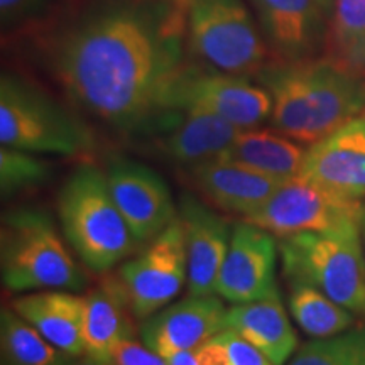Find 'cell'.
Wrapping results in <instances>:
<instances>
[{
    "instance_id": "17",
    "label": "cell",
    "mask_w": 365,
    "mask_h": 365,
    "mask_svg": "<svg viewBox=\"0 0 365 365\" xmlns=\"http://www.w3.org/2000/svg\"><path fill=\"white\" fill-rule=\"evenodd\" d=\"M159 122L166 130L159 139V150L188 170L215 161L244 130L225 118L202 112H171Z\"/></svg>"
},
{
    "instance_id": "21",
    "label": "cell",
    "mask_w": 365,
    "mask_h": 365,
    "mask_svg": "<svg viewBox=\"0 0 365 365\" xmlns=\"http://www.w3.org/2000/svg\"><path fill=\"white\" fill-rule=\"evenodd\" d=\"M225 330L261 350L274 365H286L298 350V335L281 299H262L227 308Z\"/></svg>"
},
{
    "instance_id": "27",
    "label": "cell",
    "mask_w": 365,
    "mask_h": 365,
    "mask_svg": "<svg viewBox=\"0 0 365 365\" xmlns=\"http://www.w3.org/2000/svg\"><path fill=\"white\" fill-rule=\"evenodd\" d=\"M49 168L34 153L2 145L0 149V191L9 200L22 191L38 188L48 181Z\"/></svg>"
},
{
    "instance_id": "10",
    "label": "cell",
    "mask_w": 365,
    "mask_h": 365,
    "mask_svg": "<svg viewBox=\"0 0 365 365\" xmlns=\"http://www.w3.org/2000/svg\"><path fill=\"white\" fill-rule=\"evenodd\" d=\"M120 281L137 319L166 308L188 282L185 234L180 218L148 242L143 252L120 267Z\"/></svg>"
},
{
    "instance_id": "3",
    "label": "cell",
    "mask_w": 365,
    "mask_h": 365,
    "mask_svg": "<svg viewBox=\"0 0 365 365\" xmlns=\"http://www.w3.org/2000/svg\"><path fill=\"white\" fill-rule=\"evenodd\" d=\"M279 259L287 284H308L365 318V252L360 220L322 232L281 237Z\"/></svg>"
},
{
    "instance_id": "2",
    "label": "cell",
    "mask_w": 365,
    "mask_h": 365,
    "mask_svg": "<svg viewBox=\"0 0 365 365\" xmlns=\"http://www.w3.org/2000/svg\"><path fill=\"white\" fill-rule=\"evenodd\" d=\"M259 80L272 97V129L299 144L325 139L365 108L364 76L325 56L269 63Z\"/></svg>"
},
{
    "instance_id": "34",
    "label": "cell",
    "mask_w": 365,
    "mask_h": 365,
    "mask_svg": "<svg viewBox=\"0 0 365 365\" xmlns=\"http://www.w3.org/2000/svg\"><path fill=\"white\" fill-rule=\"evenodd\" d=\"M360 234H362L364 252H365V205H364V210H362V215H360Z\"/></svg>"
},
{
    "instance_id": "7",
    "label": "cell",
    "mask_w": 365,
    "mask_h": 365,
    "mask_svg": "<svg viewBox=\"0 0 365 365\" xmlns=\"http://www.w3.org/2000/svg\"><path fill=\"white\" fill-rule=\"evenodd\" d=\"M191 51L213 70L249 76L274 56L240 0H196L190 11Z\"/></svg>"
},
{
    "instance_id": "31",
    "label": "cell",
    "mask_w": 365,
    "mask_h": 365,
    "mask_svg": "<svg viewBox=\"0 0 365 365\" xmlns=\"http://www.w3.org/2000/svg\"><path fill=\"white\" fill-rule=\"evenodd\" d=\"M44 0H0V12H2V24H12L24 19L31 12H34Z\"/></svg>"
},
{
    "instance_id": "19",
    "label": "cell",
    "mask_w": 365,
    "mask_h": 365,
    "mask_svg": "<svg viewBox=\"0 0 365 365\" xmlns=\"http://www.w3.org/2000/svg\"><path fill=\"white\" fill-rule=\"evenodd\" d=\"M11 307L63 354H85L83 296L63 289L34 291L16 298Z\"/></svg>"
},
{
    "instance_id": "33",
    "label": "cell",
    "mask_w": 365,
    "mask_h": 365,
    "mask_svg": "<svg viewBox=\"0 0 365 365\" xmlns=\"http://www.w3.org/2000/svg\"><path fill=\"white\" fill-rule=\"evenodd\" d=\"M317 4L319 6V9H322V11L325 12L327 17L331 16L333 6H335V0H317Z\"/></svg>"
},
{
    "instance_id": "15",
    "label": "cell",
    "mask_w": 365,
    "mask_h": 365,
    "mask_svg": "<svg viewBox=\"0 0 365 365\" xmlns=\"http://www.w3.org/2000/svg\"><path fill=\"white\" fill-rule=\"evenodd\" d=\"M178 218L188 259V294H217L218 277L230 247V227L215 210L190 193L181 195Z\"/></svg>"
},
{
    "instance_id": "18",
    "label": "cell",
    "mask_w": 365,
    "mask_h": 365,
    "mask_svg": "<svg viewBox=\"0 0 365 365\" xmlns=\"http://www.w3.org/2000/svg\"><path fill=\"white\" fill-rule=\"evenodd\" d=\"M188 178L210 203L242 218L266 203L282 185V181L222 159L190 168Z\"/></svg>"
},
{
    "instance_id": "29",
    "label": "cell",
    "mask_w": 365,
    "mask_h": 365,
    "mask_svg": "<svg viewBox=\"0 0 365 365\" xmlns=\"http://www.w3.org/2000/svg\"><path fill=\"white\" fill-rule=\"evenodd\" d=\"M112 365H170L168 360L149 349L148 345L137 341L134 336L122 340L115 349H113Z\"/></svg>"
},
{
    "instance_id": "25",
    "label": "cell",
    "mask_w": 365,
    "mask_h": 365,
    "mask_svg": "<svg viewBox=\"0 0 365 365\" xmlns=\"http://www.w3.org/2000/svg\"><path fill=\"white\" fill-rule=\"evenodd\" d=\"M12 307L0 312L2 365H54L65 357Z\"/></svg>"
},
{
    "instance_id": "5",
    "label": "cell",
    "mask_w": 365,
    "mask_h": 365,
    "mask_svg": "<svg viewBox=\"0 0 365 365\" xmlns=\"http://www.w3.org/2000/svg\"><path fill=\"white\" fill-rule=\"evenodd\" d=\"M58 215L63 234L85 266L107 272L137 245L118 212L105 171L81 166L59 190Z\"/></svg>"
},
{
    "instance_id": "23",
    "label": "cell",
    "mask_w": 365,
    "mask_h": 365,
    "mask_svg": "<svg viewBox=\"0 0 365 365\" xmlns=\"http://www.w3.org/2000/svg\"><path fill=\"white\" fill-rule=\"evenodd\" d=\"M325 58L365 78V0H335Z\"/></svg>"
},
{
    "instance_id": "12",
    "label": "cell",
    "mask_w": 365,
    "mask_h": 365,
    "mask_svg": "<svg viewBox=\"0 0 365 365\" xmlns=\"http://www.w3.org/2000/svg\"><path fill=\"white\" fill-rule=\"evenodd\" d=\"M105 175L118 212L137 244H148L178 218L166 181L145 164L112 158Z\"/></svg>"
},
{
    "instance_id": "20",
    "label": "cell",
    "mask_w": 365,
    "mask_h": 365,
    "mask_svg": "<svg viewBox=\"0 0 365 365\" xmlns=\"http://www.w3.org/2000/svg\"><path fill=\"white\" fill-rule=\"evenodd\" d=\"M132 318L135 317L120 277L103 279L102 284L85 296V354L110 362L113 349L122 340L134 336Z\"/></svg>"
},
{
    "instance_id": "32",
    "label": "cell",
    "mask_w": 365,
    "mask_h": 365,
    "mask_svg": "<svg viewBox=\"0 0 365 365\" xmlns=\"http://www.w3.org/2000/svg\"><path fill=\"white\" fill-rule=\"evenodd\" d=\"M54 365H112L110 362H105V360H98L90 357V355H65L58 364Z\"/></svg>"
},
{
    "instance_id": "14",
    "label": "cell",
    "mask_w": 365,
    "mask_h": 365,
    "mask_svg": "<svg viewBox=\"0 0 365 365\" xmlns=\"http://www.w3.org/2000/svg\"><path fill=\"white\" fill-rule=\"evenodd\" d=\"M299 176L344 198L364 202L365 118H354L309 145Z\"/></svg>"
},
{
    "instance_id": "16",
    "label": "cell",
    "mask_w": 365,
    "mask_h": 365,
    "mask_svg": "<svg viewBox=\"0 0 365 365\" xmlns=\"http://www.w3.org/2000/svg\"><path fill=\"white\" fill-rule=\"evenodd\" d=\"M277 61L309 59L325 49L328 27L317 0H252Z\"/></svg>"
},
{
    "instance_id": "28",
    "label": "cell",
    "mask_w": 365,
    "mask_h": 365,
    "mask_svg": "<svg viewBox=\"0 0 365 365\" xmlns=\"http://www.w3.org/2000/svg\"><path fill=\"white\" fill-rule=\"evenodd\" d=\"M166 360L170 365H230L225 345L218 340V336H213L203 345L173 355Z\"/></svg>"
},
{
    "instance_id": "9",
    "label": "cell",
    "mask_w": 365,
    "mask_h": 365,
    "mask_svg": "<svg viewBox=\"0 0 365 365\" xmlns=\"http://www.w3.org/2000/svg\"><path fill=\"white\" fill-rule=\"evenodd\" d=\"M364 205L296 176L282 182L266 203L242 220L281 239L303 232H322L346 220H360Z\"/></svg>"
},
{
    "instance_id": "4",
    "label": "cell",
    "mask_w": 365,
    "mask_h": 365,
    "mask_svg": "<svg viewBox=\"0 0 365 365\" xmlns=\"http://www.w3.org/2000/svg\"><path fill=\"white\" fill-rule=\"evenodd\" d=\"M0 274L12 293L78 291L85 272L75 261L51 217L39 208H17L2 215Z\"/></svg>"
},
{
    "instance_id": "30",
    "label": "cell",
    "mask_w": 365,
    "mask_h": 365,
    "mask_svg": "<svg viewBox=\"0 0 365 365\" xmlns=\"http://www.w3.org/2000/svg\"><path fill=\"white\" fill-rule=\"evenodd\" d=\"M217 336L225 345L230 365H274L261 350L255 349L254 345H250L237 333L223 330Z\"/></svg>"
},
{
    "instance_id": "11",
    "label": "cell",
    "mask_w": 365,
    "mask_h": 365,
    "mask_svg": "<svg viewBox=\"0 0 365 365\" xmlns=\"http://www.w3.org/2000/svg\"><path fill=\"white\" fill-rule=\"evenodd\" d=\"M279 245L276 235L242 220L232 228L230 247L218 277L217 294L232 304L281 299L277 286Z\"/></svg>"
},
{
    "instance_id": "13",
    "label": "cell",
    "mask_w": 365,
    "mask_h": 365,
    "mask_svg": "<svg viewBox=\"0 0 365 365\" xmlns=\"http://www.w3.org/2000/svg\"><path fill=\"white\" fill-rule=\"evenodd\" d=\"M225 314L227 308L218 294H188L145 318L140 325V339L154 352L170 359L222 333Z\"/></svg>"
},
{
    "instance_id": "1",
    "label": "cell",
    "mask_w": 365,
    "mask_h": 365,
    "mask_svg": "<svg viewBox=\"0 0 365 365\" xmlns=\"http://www.w3.org/2000/svg\"><path fill=\"white\" fill-rule=\"evenodd\" d=\"M181 66L173 27L135 11L91 17L54 54V73L73 102L120 130L161 120L164 97Z\"/></svg>"
},
{
    "instance_id": "8",
    "label": "cell",
    "mask_w": 365,
    "mask_h": 365,
    "mask_svg": "<svg viewBox=\"0 0 365 365\" xmlns=\"http://www.w3.org/2000/svg\"><path fill=\"white\" fill-rule=\"evenodd\" d=\"M171 112L210 113L239 129H254L271 117L272 97L247 76L182 65L164 97V115Z\"/></svg>"
},
{
    "instance_id": "24",
    "label": "cell",
    "mask_w": 365,
    "mask_h": 365,
    "mask_svg": "<svg viewBox=\"0 0 365 365\" xmlns=\"http://www.w3.org/2000/svg\"><path fill=\"white\" fill-rule=\"evenodd\" d=\"M287 308L301 330L313 339H328L355 327L352 312L308 284H289Z\"/></svg>"
},
{
    "instance_id": "22",
    "label": "cell",
    "mask_w": 365,
    "mask_h": 365,
    "mask_svg": "<svg viewBox=\"0 0 365 365\" xmlns=\"http://www.w3.org/2000/svg\"><path fill=\"white\" fill-rule=\"evenodd\" d=\"M307 149L277 130L244 129L222 154V161L269 176L277 181H289L299 176Z\"/></svg>"
},
{
    "instance_id": "6",
    "label": "cell",
    "mask_w": 365,
    "mask_h": 365,
    "mask_svg": "<svg viewBox=\"0 0 365 365\" xmlns=\"http://www.w3.org/2000/svg\"><path fill=\"white\" fill-rule=\"evenodd\" d=\"M0 143L36 154L76 156L93 144L88 127L48 95L12 75L0 81Z\"/></svg>"
},
{
    "instance_id": "26",
    "label": "cell",
    "mask_w": 365,
    "mask_h": 365,
    "mask_svg": "<svg viewBox=\"0 0 365 365\" xmlns=\"http://www.w3.org/2000/svg\"><path fill=\"white\" fill-rule=\"evenodd\" d=\"M287 365H365V330H349L301 345Z\"/></svg>"
},
{
    "instance_id": "35",
    "label": "cell",
    "mask_w": 365,
    "mask_h": 365,
    "mask_svg": "<svg viewBox=\"0 0 365 365\" xmlns=\"http://www.w3.org/2000/svg\"><path fill=\"white\" fill-rule=\"evenodd\" d=\"M364 118H365V108H364Z\"/></svg>"
}]
</instances>
